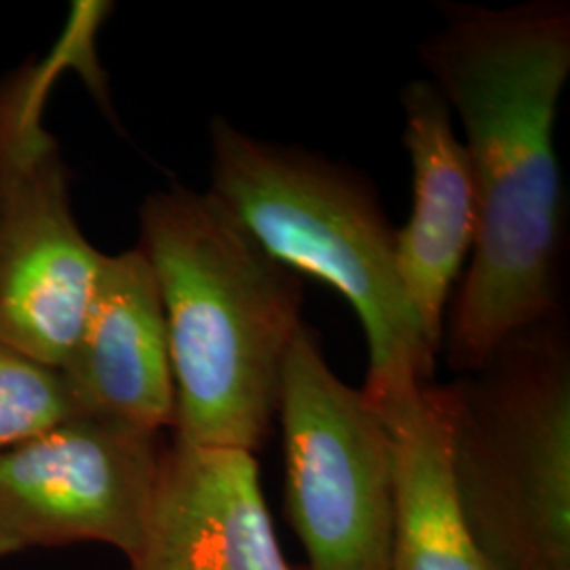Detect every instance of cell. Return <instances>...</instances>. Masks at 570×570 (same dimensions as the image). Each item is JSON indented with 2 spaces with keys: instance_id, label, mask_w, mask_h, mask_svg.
<instances>
[{
  "instance_id": "6da1fadb",
  "label": "cell",
  "mask_w": 570,
  "mask_h": 570,
  "mask_svg": "<svg viewBox=\"0 0 570 570\" xmlns=\"http://www.w3.org/2000/svg\"><path fill=\"white\" fill-rule=\"evenodd\" d=\"M421 61L468 136L478 233L444 327L446 362L473 374L503 341L560 311L562 176L553 146L570 75V7L444 4Z\"/></svg>"
},
{
  "instance_id": "7a4b0ae2",
  "label": "cell",
  "mask_w": 570,
  "mask_h": 570,
  "mask_svg": "<svg viewBox=\"0 0 570 570\" xmlns=\"http://www.w3.org/2000/svg\"><path fill=\"white\" fill-rule=\"evenodd\" d=\"M176 387L174 438L254 452L279 407L303 327V284L209 190L174 184L140 207Z\"/></svg>"
},
{
  "instance_id": "3957f363",
  "label": "cell",
  "mask_w": 570,
  "mask_h": 570,
  "mask_svg": "<svg viewBox=\"0 0 570 570\" xmlns=\"http://www.w3.org/2000/svg\"><path fill=\"white\" fill-rule=\"evenodd\" d=\"M209 193L285 268L334 287L366 332L362 393L383 406L431 383L438 353L407 301L395 230L355 169L298 146L266 142L223 117L209 127Z\"/></svg>"
},
{
  "instance_id": "277c9868",
  "label": "cell",
  "mask_w": 570,
  "mask_h": 570,
  "mask_svg": "<svg viewBox=\"0 0 570 570\" xmlns=\"http://www.w3.org/2000/svg\"><path fill=\"white\" fill-rule=\"evenodd\" d=\"M452 475L494 570H570V348L562 313L450 383Z\"/></svg>"
},
{
  "instance_id": "5b68a950",
  "label": "cell",
  "mask_w": 570,
  "mask_h": 570,
  "mask_svg": "<svg viewBox=\"0 0 570 570\" xmlns=\"http://www.w3.org/2000/svg\"><path fill=\"white\" fill-rule=\"evenodd\" d=\"M285 503L308 570H393L395 482L387 425L303 324L285 360Z\"/></svg>"
},
{
  "instance_id": "8992f818",
  "label": "cell",
  "mask_w": 570,
  "mask_h": 570,
  "mask_svg": "<svg viewBox=\"0 0 570 570\" xmlns=\"http://www.w3.org/2000/svg\"><path fill=\"white\" fill-rule=\"evenodd\" d=\"M47 66L0 87V343L60 367L102 266L72 212L70 176L42 125Z\"/></svg>"
},
{
  "instance_id": "52a82bcc",
  "label": "cell",
  "mask_w": 570,
  "mask_h": 570,
  "mask_svg": "<svg viewBox=\"0 0 570 570\" xmlns=\"http://www.w3.org/2000/svg\"><path fill=\"white\" fill-rule=\"evenodd\" d=\"M164 449V433L79 416L0 452V556L102 543L131 560Z\"/></svg>"
},
{
  "instance_id": "ba28073f",
  "label": "cell",
  "mask_w": 570,
  "mask_h": 570,
  "mask_svg": "<svg viewBox=\"0 0 570 570\" xmlns=\"http://www.w3.org/2000/svg\"><path fill=\"white\" fill-rule=\"evenodd\" d=\"M129 570H294L266 508L254 452L165 444Z\"/></svg>"
},
{
  "instance_id": "9c48e42d",
  "label": "cell",
  "mask_w": 570,
  "mask_h": 570,
  "mask_svg": "<svg viewBox=\"0 0 570 570\" xmlns=\"http://www.w3.org/2000/svg\"><path fill=\"white\" fill-rule=\"evenodd\" d=\"M77 414L164 433L176 387L155 271L136 245L106 256L79 336L60 366Z\"/></svg>"
},
{
  "instance_id": "30bf717a",
  "label": "cell",
  "mask_w": 570,
  "mask_h": 570,
  "mask_svg": "<svg viewBox=\"0 0 570 570\" xmlns=\"http://www.w3.org/2000/svg\"><path fill=\"white\" fill-rule=\"evenodd\" d=\"M400 100L414 202L406 226L395 230V263L429 345L440 353L450 289L475 244V180L435 85L412 81Z\"/></svg>"
},
{
  "instance_id": "8fae6325",
  "label": "cell",
  "mask_w": 570,
  "mask_h": 570,
  "mask_svg": "<svg viewBox=\"0 0 570 570\" xmlns=\"http://www.w3.org/2000/svg\"><path fill=\"white\" fill-rule=\"evenodd\" d=\"M374 407L385 419L393 452V570H494L454 489L450 385L431 381Z\"/></svg>"
},
{
  "instance_id": "7c38bea8",
  "label": "cell",
  "mask_w": 570,
  "mask_h": 570,
  "mask_svg": "<svg viewBox=\"0 0 570 570\" xmlns=\"http://www.w3.org/2000/svg\"><path fill=\"white\" fill-rule=\"evenodd\" d=\"M79 419L60 367L0 343V452Z\"/></svg>"
}]
</instances>
